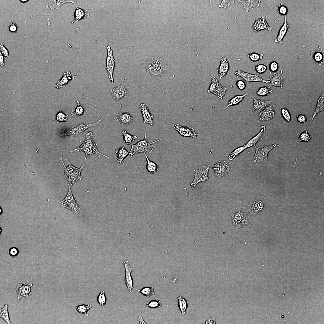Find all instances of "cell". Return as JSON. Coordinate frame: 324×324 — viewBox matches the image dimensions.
Here are the masks:
<instances>
[{
	"label": "cell",
	"instance_id": "obj_1",
	"mask_svg": "<svg viewBox=\"0 0 324 324\" xmlns=\"http://www.w3.org/2000/svg\"><path fill=\"white\" fill-rule=\"evenodd\" d=\"M144 65L146 74L154 77L162 76L167 67L165 59L157 56H149L144 63Z\"/></svg>",
	"mask_w": 324,
	"mask_h": 324
},
{
	"label": "cell",
	"instance_id": "obj_2",
	"mask_svg": "<svg viewBox=\"0 0 324 324\" xmlns=\"http://www.w3.org/2000/svg\"><path fill=\"white\" fill-rule=\"evenodd\" d=\"M93 136V134L92 132L88 133L82 143L79 147L71 151L70 152L72 153L81 151L84 152L85 154V161L88 155H90L94 154L97 155L100 154L107 158L110 159V157L98 151L97 148V144L92 139Z\"/></svg>",
	"mask_w": 324,
	"mask_h": 324
},
{
	"label": "cell",
	"instance_id": "obj_3",
	"mask_svg": "<svg viewBox=\"0 0 324 324\" xmlns=\"http://www.w3.org/2000/svg\"><path fill=\"white\" fill-rule=\"evenodd\" d=\"M268 202L266 198L263 196H259L250 199L248 207L252 218H259L264 215Z\"/></svg>",
	"mask_w": 324,
	"mask_h": 324
},
{
	"label": "cell",
	"instance_id": "obj_4",
	"mask_svg": "<svg viewBox=\"0 0 324 324\" xmlns=\"http://www.w3.org/2000/svg\"><path fill=\"white\" fill-rule=\"evenodd\" d=\"M65 160L68 164L67 167L63 162L62 156H61L59 158L60 161L64 167L63 178L69 183V184L72 186L75 184L78 181L82 179V176L81 173L84 163L81 167L78 168L72 165L68 158H66Z\"/></svg>",
	"mask_w": 324,
	"mask_h": 324
},
{
	"label": "cell",
	"instance_id": "obj_5",
	"mask_svg": "<svg viewBox=\"0 0 324 324\" xmlns=\"http://www.w3.org/2000/svg\"><path fill=\"white\" fill-rule=\"evenodd\" d=\"M249 216L244 207H236L231 215L232 224L237 229L245 227L249 224Z\"/></svg>",
	"mask_w": 324,
	"mask_h": 324
},
{
	"label": "cell",
	"instance_id": "obj_6",
	"mask_svg": "<svg viewBox=\"0 0 324 324\" xmlns=\"http://www.w3.org/2000/svg\"><path fill=\"white\" fill-rule=\"evenodd\" d=\"M162 140L159 139L151 142H148L146 139V134H145L144 139L138 141L135 144H131L129 154L131 157L139 153L146 152L151 153L154 150V146L152 144Z\"/></svg>",
	"mask_w": 324,
	"mask_h": 324
},
{
	"label": "cell",
	"instance_id": "obj_7",
	"mask_svg": "<svg viewBox=\"0 0 324 324\" xmlns=\"http://www.w3.org/2000/svg\"><path fill=\"white\" fill-rule=\"evenodd\" d=\"M279 145L278 143H276L270 145H262L258 147L255 146L256 150L253 162L255 164H266L268 162V157L270 152Z\"/></svg>",
	"mask_w": 324,
	"mask_h": 324
},
{
	"label": "cell",
	"instance_id": "obj_8",
	"mask_svg": "<svg viewBox=\"0 0 324 324\" xmlns=\"http://www.w3.org/2000/svg\"><path fill=\"white\" fill-rule=\"evenodd\" d=\"M210 168V164H203L194 170V179L190 184L192 188H195L198 183L205 182L208 180V172Z\"/></svg>",
	"mask_w": 324,
	"mask_h": 324
},
{
	"label": "cell",
	"instance_id": "obj_9",
	"mask_svg": "<svg viewBox=\"0 0 324 324\" xmlns=\"http://www.w3.org/2000/svg\"><path fill=\"white\" fill-rule=\"evenodd\" d=\"M103 120L100 118L95 123L92 124H84L83 123L77 125H74L68 129L66 132L60 134L61 136H77L82 134L87 129L93 126H97Z\"/></svg>",
	"mask_w": 324,
	"mask_h": 324
},
{
	"label": "cell",
	"instance_id": "obj_10",
	"mask_svg": "<svg viewBox=\"0 0 324 324\" xmlns=\"http://www.w3.org/2000/svg\"><path fill=\"white\" fill-rule=\"evenodd\" d=\"M69 189L67 195L61 203L62 206L78 214L80 210L76 201L72 193L71 186L68 184Z\"/></svg>",
	"mask_w": 324,
	"mask_h": 324
},
{
	"label": "cell",
	"instance_id": "obj_11",
	"mask_svg": "<svg viewBox=\"0 0 324 324\" xmlns=\"http://www.w3.org/2000/svg\"><path fill=\"white\" fill-rule=\"evenodd\" d=\"M227 90V88L225 86H223L218 80L214 77L212 79L209 88L207 91L208 93H212L216 95L219 98L222 99Z\"/></svg>",
	"mask_w": 324,
	"mask_h": 324
},
{
	"label": "cell",
	"instance_id": "obj_12",
	"mask_svg": "<svg viewBox=\"0 0 324 324\" xmlns=\"http://www.w3.org/2000/svg\"><path fill=\"white\" fill-rule=\"evenodd\" d=\"M106 49L107 55L105 68L108 73L109 79L113 83L114 82L113 74L116 61L113 56V51L110 45L107 46Z\"/></svg>",
	"mask_w": 324,
	"mask_h": 324
},
{
	"label": "cell",
	"instance_id": "obj_13",
	"mask_svg": "<svg viewBox=\"0 0 324 324\" xmlns=\"http://www.w3.org/2000/svg\"><path fill=\"white\" fill-rule=\"evenodd\" d=\"M211 168L214 171L215 176L218 178L227 175L230 170V167L226 160L216 162Z\"/></svg>",
	"mask_w": 324,
	"mask_h": 324
},
{
	"label": "cell",
	"instance_id": "obj_14",
	"mask_svg": "<svg viewBox=\"0 0 324 324\" xmlns=\"http://www.w3.org/2000/svg\"><path fill=\"white\" fill-rule=\"evenodd\" d=\"M235 74L242 78L247 83L252 82H261L266 83H269V81L262 79L258 74H250L241 70H238L236 71Z\"/></svg>",
	"mask_w": 324,
	"mask_h": 324
},
{
	"label": "cell",
	"instance_id": "obj_15",
	"mask_svg": "<svg viewBox=\"0 0 324 324\" xmlns=\"http://www.w3.org/2000/svg\"><path fill=\"white\" fill-rule=\"evenodd\" d=\"M266 16H264L260 18L256 17L252 28L255 32L260 31L266 29L269 32H271L272 28L269 25V21L266 19Z\"/></svg>",
	"mask_w": 324,
	"mask_h": 324
},
{
	"label": "cell",
	"instance_id": "obj_16",
	"mask_svg": "<svg viewBox=\"0 0 324 324\" xmlns=\"http://www.w3.org/2000/svg\"><path fill=\"white\" fill-rule=\"evenodd\" d=\"M274 105L272 102L259 113V122L274 119L275 117Z\"/></svg>",
	"mask_w": 324,
	"mask_h": 324
},
{
	"label": "cell",
	"instance_id": "obj_17",
	"mask_svg": "<svg viewBox=\"0 0 324 324\" xmlns=\"http://www.w3.org/2000/svg\"><path fill=\"white\" fill-rule=\"evenodd\" d=\"M123 264L125 272V278L123 282L125 284L130 292H131L133 289L137 290L133 286V281L131 275L132 272L134 270L133 267L129 264L127 260L124 261Z\"/></svg>",
	"mask_w": 324,
	"mask_h": 324
},
{
	"label": "cell",
	"instance_id": "obj_18",
	"mask_svg": "<svg viewBox=\"0 0 324 324\" xmlns=\"http://www.w3.org/2000/svg\"><path fill=\"white\" fill-rule=\"evenodd\" d=\"M173 128L181 136L184 137H191L196 138L198 134L191 126H184L179 124H175Z\"/></svg>",
	"mask_w": 324,
	"mask_h": 324
},
{
	"label": "cell",
	"instance_id": "obj_19",
	"mask_svg": "<svg viewBox=\"0 0 324 324\" xmlns=\"http://www.w3.org/2000/svg\"><path fill=\"white\" fill-rule=\"evenodd\" d=\"M33 286L32 283L18 284L15 290V292L18 295V299L20 300L22 297L27 298L29 296L32 294V293L31 291V288Z\"/></svg>",
	"mask_w": 324,
	"mask_h": 324
},
{
	"label": "cell",
	"instance_id": "obj_20",
	"mask_svg": "<svg viewBox=\"0 0 324 324\" xmlns=\"http://www.w3.org/2000/svg\"><path fill=\"white\" fill-rule=\"evenodd\" d=\"M110 92L113 99L116 101H118L126 97L128 94V91L124 84L113 88L111 89Z\"/></svg>",
	"mask_w": 324,
	"mask_h": 324
},
{
	"label": "cell",
	"instance_id": "obj_21",
	"mask_svg": "<svg viewBox=\"0 0 324 324\" xmlns=\"http://www.w3.org/2000/svg\"><path fill=\"white\" fill-rule=\"evenodd\" d=\"M140 110L142 113L143 123L147 124H149L152 126H154V116L151 113L148 108L145 104L142 103L140 105Z\"/></svg>",
	"mask_w": 324,
	"mask_h": 324
},
{
	"label": "cell",
	"instance_id": "obj_22",
	"mask_svg": "<svg viewBox=\"0 0 324 324\" xmlns=\"http://www.w3.org/2000/svg\"><path fill=\"white\" fill-rule=\"evenodd\" d=\"M46 8L49 7L51 10L58 9L60 7L65 3L69 2L76 5V0H44Z\"/></svg>",
	"mask_w": 324,
	"mask_h": 324
},
{
	"label": "cell",
	"instance_id": "obj_23",
	"mask_svg": "<svg viewBox=\"0 0 324 324\" xmlns=\"http://www.w3.org/2000/svg\"><path fill=\"white\" fill-rule=\"evenodd\" d=\"M76 102L77 105L75 106L74 110L70 112L71 115L76 119L83 118L87 115V111L85 106L80 103L79 100H77Z\"/></svg>",
	"mask_w": 324,
	"mask_h": 324
},
{
	"label": "cell",
	"instance_id": "obj_24",
	"mask_svg": "<svg viewBox=\"0 0 324 324\" xmlns=\"http://www.w3.org/2000/svg\"><path fill=\"white\" fill-rule=\"evenodd\" d=\"M267 80L269 81L268 87L269 88L273 86L283 88V78L279 72L274 73L268 78Z\"/></svg>",
	"mask_w": 324,
	"mask_h": 324
},
{
	"label": "cell",
	"instance_id": "obj_25",
	"mask_svg": "<svg viewBox=\"0 0 324 324\" xmlns=\"http://www.w3.org/2000/svg\"><path fill=\"white\" fill-rule=\"evenodd\" d=\"M227 58V57L225 56L220 59V63L218 70L220 80L226 75L229 69L230 62Z\"/></svg>",
	"mask_w": 324,
	"mask_h": 324
},
{
	"label": "cell",
	"instance_id": "obj_26",
	"mask_svg": "<svg viewBox=\"0 0 324 324\" xmlns=\"http://www.w3.org/2000/svg\"><path fill=\"white\" fill-rule=\"evenodd\" d=\"M271 103V101L270 100H265L254 98L253 100L252 111L254 113L259 114Z\"/></svg>",
	"mask_w": 324,
	"mask_h": 324
},
{
	"label": "cell",
	"instance_id": "obj_27",
	"mask_svg": "<svg viewBox=\"0 0 324 324\" xmlns=\"http://www.w3.org/2000/svg\"><path fill=\"white\" fill-rule=\"evenodd\" d=\"M266 128L263 125L260 127L259 132L256 135L250 139L244 145L246 148L252 146H255L256 144L259 141L262 140V137L264 132L266 131Z\"/></svg>",
	"mask_w": 324,
	"mask_h": 324
},
{
	"label": "cell",
	"instance_id": "obj_28",
	"mask_svg": "<svg viewBox=\"0 0 324 324\" xmlns=\"http://www.w3.org/2000/svg\"><path fill=\"white\" fill-rule=\"evenodd\" d=\"M77 76L76 75H72L71 72L68 71L64 73L61 78L55 85V87L57 89L64 87L72 80Z\"/></svg>",
	"mask_w": 324,
	"mask_h": 324
},
{
	"label": "cell",
	"instance_id": "obj_29",
	"mask_svg": "<svg viewBox=\"0 0 324 324\" xmlns=\"http://www.w3.org/2000/svg\"><path fill=\"white\" fill-rule=\"evenodd\" d=\"M290 26L286 21V16H284V23L280 28L276 38L274 40V41L276 43L282 44L283 40L286 35Z\"/></svg>",
	"mask_w": 324,
	"mask_h": 324
},
{
	"label": "cell",
	"instance_id": "obj_30",
	"mask_svg": "<svg viewBox=\"0 0 324 324\" xmlns=\"http://www.w3.org/2000/svg\"><path fill=\"white\" fill-rule=\"evenodd\" d=\"M117 121L122 125H128L132 123L134 118L130 113L128 112H120L116 117Z\"/></svg>",
	"mask_w": 324,
	"mask_h": 324
},
{
	"label": "cell",
	"instance_id": "obj_31",
	"mask_svg": "<svg viewBox=\"0 0 324 324\" xmlns=\"http://www.w3.org/2000/svg\"><path fill=\"white\" fill-rule=\"evenodd\" d=\"M76 9L74 13V20L77 22L82 19L88 17L90 15V11L88 9L84 10L78 7L76 5L75 6Z\"/></svg>",
	"mask_w": 324,
	"mask_h": 324
},
{
	"label": "cell",
	"instance_id": "obj_32",
	"mask_svg": "<svg viewBox=\"0 0 324 324\" xmlns=\"http://www.w3.org/2000/svg\"><path fill=\"white\" fill-rule=\"evenodd\" d=\"M238 2L242 4L247 12H248L252 8H258L260 6L261 1L254 0H240Z\"/></svg>",
	"mask_w": 324,
	"mask_h": 324
},
{
	"label": "cell",
	"instance_id": "obj_33",
	"mask_svg": "<svg viewBox=\"0 0 324 324\" xmlns=\"http://www.w3.org/2000/svg\"><path fill=\"white\" fill-rule=\"evenodd\" d=\"M116 154V161L119 163H122L125 159L129 154V152L123 146L115 150Z\"/></svg>",
	"mask_w": 324,
	"mask_h": 324
},
{
	"label": "cell",
	"instance_id": "obj_34",
	"mask_svg": "<svg viewBox=\"0 0 324 324\" xmlns=\"http://www.w3.org/2000/svg\"><path fill=\"white\" fill-rule=\"evenodd\" d=\"M311 56L315 63L318 65L324 63V56L322 52L320 50L313 51L310 52Z\"/></svg>",
	"mask_w": 324,
	"mask_h": 324
},
{
	"label": "cell",
	"instance_id": "obj_35",
	"mask_svg": "<svg viewBox=\"0 0 324 324\" xmlns=\"http://www.w3.org/2000/svg\"><path fill=\"white\" fill-rule=\"evenodd\" d=\"M144 154L147 161L146 169L147 171L149 173L157 174V171L159 168V166L155 162L149 160L146 153H144Z\"/></svg>",
	"mask_w": 324,
	"mask_h": 324
},
{
	"label": "cell",
	"instance_id": "obj_36",
	"mask_svg": "<svg viewBox=\"0 0 324 324\" xmlns=\"http://www.w3.org/2000/svg\"><path fill=\"white\" fill-rule=\"evenodd\" d=\"M324 94H322L318 99L316 106L313 113L311 121L319 112L324 111Z\"/></svg>",
	"mask_w": 324,
	"mask_h": 324
},
{
	"label": "cell",
	"instance_id": "obj_37",
	"mask_svg": "<svg viewBox=\"0 0 324 324\" xmlns=\"http://www.w3.org/2000/svg\"><path fill=\"white\" fill-rule=\"evenodd\" d=\"M122 134L123 136L124 142L127 145L132 144L137 138L136 136L128 133L125 130L122 131Z\"/></svg>",
	"mask_w": 324,
	"mask_h": 324
},
{
	"label": "cell",
	"instance_id": "obj_38",
	"mask_svg": "<svg viewBox=\"0 0 324 324\" xmlns=\"http://www.w3.org/2000/svg\"><path fill=\"white\" fill-rule=\"evenodd\" d=\"M247 92H246L244 94L242 95H237L231 99L228 102L227 105L226 106V108L239 104L243 99L247 95Z\"/></svg>",
	"mask_w": 324,
	"mask_h": 324
},
{
	"label": "cell",
	"instance_id": "obj_39",
	"mask_svg": "<svg viewBox=\"0 0 324 324\" xmlns=\"http://www.w3.org/2000/svg\"><path fill=\"white\" fill-rule=\"evenodd\" d=\"M178 301V306L183 316H184L186 312L188 307V304L186 300L183 297L179 296L177 297Z\"/></svg>",
	"mask_w": 324,
	"mask_h": 324
},
{
	"label": "cell",
	"instance_id": "obj_40",
	"mask_svg": "<svg viewBox=\"0 0 324 324\" xmlns=\"http://www.w3.org/2000/svg\"><path fill=\"white\" fill-rule=\"evenodd\" d=\"M8 305L5 304L3 307L0 309V317L4 320L8 324L11 323L8 310Z\"/></svg>",
	"mask_w": 324,
	"mask_h": 324
},
{
	"label": "cell",
	"instance_id": "obj_41",
	"mask_svg": "<svg viewBox=\"0 0 324 324\" xmlns=\"http://www.w3.org/2000/svg\"><path fill=\"white\" fill-rule=\"evenodd\" d=\"M272 90L266 86L260 87L257 90L256 94L261 96H269L272 93Z\"/></svg>",
	"mask_w": 324,
	"mask_h": 324
},
{
	"label": "cell",
	"instance_id": "obj_42",
	"mask_svg": "<svg viewBox=\"0 0 324 324\" xmlns=\"http://www.w3.org/2000/svg\"><path fill=\"white\" fill-rule=\"evenodd\" d=\"M246 149L245 145L238 147L229 154L228 157V159L230 160H232Z\"/></svg>",
	"mask_w": 324,
	"mask_h": 324
},
{
	"label": "cell",
	"instance_id": "obj_43",
	"mask_svg": "<svg viewBox=\"0 0 324 324\" xmlns=\"http://www.w3.org/2000/svg\"><path fill=\"white\" fill-rule=\"evenodd\" d=\"M92 308V305L90 304H82L77 306L76 309L77 311L80 313L83 314L88 316V311Z\"/></svg>",
	"mask_w": 324,
	"mask_h": 324
},
{
	"label": "cell",
	"instance_id": "obj_44",
	"mask_svg": "<svg viewBox=\"0 0 324 324\" xmlns=\"http://www.w3.org/2000/svg\"><path fill=\"white\" fill-rule=\"evenodd\" d=\"M68 115H65L62 111L56 112V119L53 122L52 124H55L61 122H66L68 121Z\"/></svg>",
	"mask_w": 324,
	"mask_h": 324
},
{
	"label": "cell",
	"instance_id": "obj_45",
	"mask_svg": "<svg viewBox=\"0 0 324 324\" xmlns=\"http://www.w3.org/2000/svg\"><path fill=\"white\" fill-rule=\"evenodd\" d=\"M137 290L142 295L148 298H149L152 295L155 294L154 289L153 287H145L140 290Z\"/></svg>",
	"mask_w": 324,
	"mask_h": 324
},
{
	"label": "cell",
	"instance_id": "obj_46",
	"mask_svg": "<svg viewBox=\"0 0 324 324\" xmlns=\"http://www.w3.org/2000/svg\"><path fill=\"white\" fill-rule=\"evenodd\" d=\"M106 297L104 290H101L97 297V301L100 306L104 307L106 302Z\"/></svg>",
	"mask_w": 324,
	"mask_h": 324
},
{
	"label": "cell",
	"instance_id": "obj_47",
	"mask_svg": "<svg viewBox=\"0 0 324 324\" xmlns=\"http://www.w3.org/2000/svg\"><path fill=\"white\" fill-rule=\"evenodd\" d=\"M264 55L262 54H259L255 52H251L248 55L247 57L253 62L262 60Z\"/></svg>",
	"mask_w": 324,
	"mask_h": 324
},
{
	"label": "cell",
	"instance_id": "obj_48",
	"mask_svg": "<svg viewBox=\"0 0 324 324\" xmlns=\"http://www.w3.org/2000/svg\"><path fill=\"white\" fill-rule=\"evenodd\" d=\"M311 138V135L308 132L307 130L300 134L298 139L300 142H308L310 140Z\"/></svg>",
	"mask_w": 324,
	"mask_h": 324
},
{
	"label": "cell",
	"instance_id": "obj_49",
	"mask_svg": "<svg viewBox=\"0 0 324 324\" xmlns=\"http://www.w3.org/2000/svg\"><path fill=\"white\" fill-rule=\"evenodd\" d=\"M161 302L160 300H152L147 301L146 304V307L152 309H156L161 307Z\"/></svg>",
	"mask_w": 324,
	"mask_h": 324
},
{
	"label": "cell",
	"instance_id": "obj_50",
	"mask_svg": "<svg viewBox=\"0 0 324 324\" xmlns=\"http://www.w3.org/2000/svg\"><path fill=\"white\" fill-rule=\"evenodd\" d=\"M281 114L284 119L288 122H290L291 121V114L287 109L282 108L281 109Z\"/></svg>",
	"mask_w": 324,
	"mask_h": 324
},
{
	"label": "cell",
	"instance_id": "obj_51",
	"mask_svg": "<svg viewBox=\"0 0 324 324\" xmlns=\"http://www.w3.org/2000/svg\"><path fill=\"white\" fill-rule=\"evenodd\" d=\"M258 74H261L265 73L267 69V67L263 64H258L253 68Z\"/></svg>",
	"mask_w": 324,
	"mask_h": 324
},
{
	"label": "cell",
	"instance_id": "obj_52",
	"mask_svg": "<svg viewBox=\"0 0 324 324\" xmlns=\"http://www.w3.org/2000/svg\"><path fill=\"white\" fill-rule=\"evenodd\" d=\"M278 12L281 15L286 16L288 12V9L285 5L281 3L278 6Z\"/></svg>",
	"mask_w": 324,
	"mask_h": 324
},
{
	"label": "cell",
	"instance_id": "obj_53",
	"mask_svg": "<svg viewBox=\"0 0 324 324\" xmlns=\"http://www.w3.org/2000/svg\"><path fill=\"white\" fill-rule=\"evenodd\" d=\"M269 68L270 70L273 73H275L279 69V64L278 63L275 61L271 62L269 65Z\"/></svg>",
	"mask_w": 324,
	"mask_h": 324
},
{
	"label": "cell",
	"instance_id": "obj_54",
	"mask_svg": "<svg viewBox=\"0 0 324 324\" xmlns=\"http://www.w3.org/2000/svg\"><path fill=\"white\" fill-rule=\"evenodd\" d=\"M236 84L240 90H244L246 87V83L243 80L238 79L237 80Z\"/></svg>",
	"mask_w": 324,
	"mask_h": 324
},
{
	"label": "cell",
	"instance_id": "obj_55",
	"mask_svg": "<svg viewBox=\"0 0 324 324\" xmlns=\"http://www.w3.org/2000/svg\"><path fill=\"white\" fill-rule=\"evenodd\" d=\"M235 3V1L234 0H223L221 1L220 4L218 5V7L220 8H226L228 6H230L231 4L234 3Z\"/></svg>",
	"mask_w": 324,
	"mask_h": 324
},
{
	"label": "cell",
	"instance_id": "obj_56",
	"mask_svg": "<svg viewBox=\"0 0 324 324\" xmlns=\"http://www.w3.org/2000/svg\"><path fill=\"white\" fill-rule=\"evenodd\" d=\"M297 121L301 123L305 124H307V117L304 115L302 114H298L296 116Z\"/></svg>",
	"mask_w": 324,
	"mask_h": 324
},
{
	"label": "cell",
	"instance_id": "obj_57",
	"mask_svg": "<svg viewBox=\"0 0 324 324\" xmlns=\"http://www.w3.org/2000/svg\"><path fill=\"white\" fill-rule=\"evenodd\" d=\"M18 27V25L14 22H13L9 25L8 30L10 32H17Z\"/></svg>",
	"mask_w": 324,
	"mask_h": 324
},
{
	"label": "cell",
	"instance_id": "obj_58",
	"mask_svg": "<svg viewBox=\"0 0 324 324\" xmlns=\"http://www.w3.org/2000/svg\"><path fill=\"white\" fill-rule=\"evenodd\" d=\"M18 249L15 247H12L10 248L9 250V254L12 257L16 256L19 254Z\"/></svg>",
	"mask_w": 324,
	"mask_h": 324
},
{
	"label": "cell",
	"instance_id": "obj_59",
	"mask_svg": "<svg viewBox=\"0 0 324 324\" xmlns=\"http://www.w3.org/2000/svg\"><path fill=\"white\" fill-rule=\"evenodd\" d=\"M0 52L4 57H9L8 51L2 43L0 44Z\"/></svg>",
	"mask_w": 324,
	"mask_h": 324
},
{
	"label": "cell",
	"instance_id": "obj_60",
	"mask_svg": "<svg viewBox=\"0 0 324 324\" xmlns=\"http://www.w3.org/2000/svg\"><path fill=\"white\" fill-rule=\"evenodd\" d=\"M216 319L214 317H211L207 319L205 323V324H216Z\"/></svg>",
	"mask_w": 324,
	"mask_h": 324
},
{
	"label": "cell",
	"instance_id": "obj_61",
	"mask_svg": "<svg viewBox=\"0 0 324 324\" xmlns=\"http://www.w3.org/2000/svg\"><path fill=\"white\" fill-rule=\"evenodd\" d=\"M4 56L0 52V64L1 66L4 65Z\"/></svg>",
	"mask_w": 324,
	"mask_h": 324
},
{
	"label": "cell",
	"instance_id": "obj_62",
	"mask_svg": "<svg viewBox=\"0 0 324 324\" xmlns=\"http://www.w3.org/2000/svg\"><path fill=\"white\" fill-rule=\"evenodd\" d=\"M138 320H139L140 324H146L141 315L138 316Z\"/></svg>",
	"mask_w": 324,
	"mask_h": 324
},
{
	"label": "cell",
	"instance_id": "obj_63",
	"mask_svg": "<svg viewBox=\"0 0 324 324\" xmlns=\"http://www.w3.org/2000/svg\"><path fill=\"white\" fill-rule=\"evenodd\" d=\"M20 1L21 2L23 3V2H26V1H27V0H20Z\"/></svg>",
	"mask_w": 324,
	"mask_h": 324
}]
</instances>
